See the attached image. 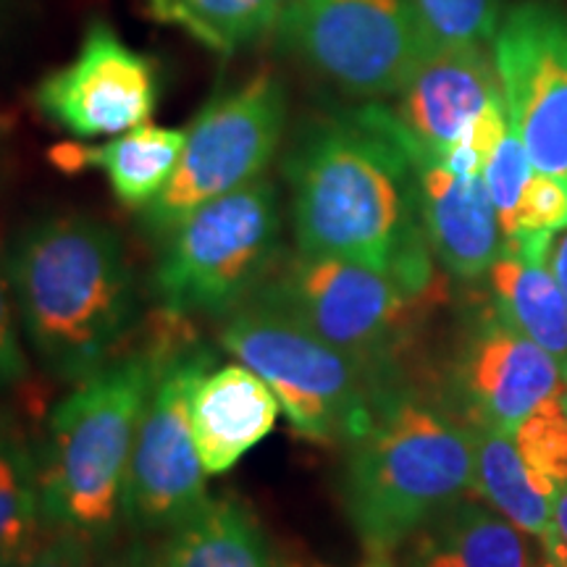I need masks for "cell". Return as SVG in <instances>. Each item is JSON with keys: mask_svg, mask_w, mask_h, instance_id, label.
<instances>
[{"mask_svg": "<svg viewBox=\"0 0 567 567\" xmlns=\"http://www.w3.org/2000/svg\"><path fill=\"white\" fill-rule=\"evenodd\" d=\"M284 176L297 252L352 260L413 292H436L415 168L389 111L371 105L352 122L313 124L289 151Z\"/></svg>", "mask_w": 567, "mask_h": 567, "instance_id": "6da1fadb", "label": "cell"}, {"mask_svg": "<svg viewBox=\"0 0 567 567\" xmlns=\"http://www.w3.org/2000/svg\"><path fill=\"white\" fill-rule=\"evenodd\" d=\"M6 266L21 334L55 379H87L134 334L137 279L109 224L82 213L40 218L19 234Z\"/></svg>", "mask_w": 567, "mask_h": 567, "instance_id": "7a4b0ae2", "label": "cell"}, {"mask_svg": "<svg viewBox=\"0 0 567 567\" xmlns=\"http://www.w3.org/2000/svg\"><path fill=\"white\" fill-rule=\"evenodd\" d=\"M187 318L161 313L140 344L97 368L53 408L38 455L48 530L109 544L124 526L126 476L142 410Z\"/></svg>", "mask_w": 567, "mask_h": 567, "instance_id": "3957f363", "label": "cell"}, {"mask_svg": "<svg viewBox=\"0 0 567 567\" xmlns=\"http://www.w3.org/2000/svg\"><path fill=\"white\" fill-rule=\"evenodd\" d=\"M473 434L413 394H381L363 434L347 442L339 496L365 555L392 557L473 488Z\"/></svg>", "mask_w": 567, "mask_h": 567, "instance_id": "277c9868", "label": "cell"}, {"mask_svg": "<svg viewBox=\"0 0 567 567\" xmlns=\"http://www.w3.org/2000/svg\"><path fill=\"white\" fill-rule=\"evenodd\" d=\"M218 344L274 389L281 413L305 442H352L389 392L358 360L260 297L221 318Z\"/></svg>", "mask_w": 567, "mask_h": 567, "instance_id": "5b68a950", "label": "cell"}, {"mask_svg": "<svg viewBox=\"0 0 567 567\" xmlns=\"http://www.w3.org/2000/svg\"><path fill=\"white\" fill-rule=\"evenodd\" d=\"M281 260V200L268 176L189 213L161 243L151 292L161 313L224 318Z\"/></svg>", "mask_w": 567, "mask_h": 567, "instance_id": "8992f818", "label": "cell"}, {"mask_svg": "<svg viewBox=\"0 0 567 567\" xmlns=\"http://www.w3.org/2000/svg\"><path fill=\"white\" fill-rule=\"evenodd\" d=\"M252 297L287 310L381 384L436 292H413L394 276L352 260L297 252L279 260Z\"/></svg>", "mask_w": 567, "mask_h": 567, "instance_id": "52a82bcc", "label": "cell"}, {"mask_svg": "<svg viewBox=\"0 0 567 567\" xmlns=\"http://www.w3.org/2000/svg\"><path fill=\"white\" fill-rule=\"evenodd\" d=\"M287 113V84L271 69L255 71L237 87L213 97L187 126V142L166 193L142 210V229L163 243L200 205L258 182L279 153Z\"/></svg>", "mask_w": 567, "mask_h": 567, "instance_id": "ba28073f", "label": "cell"}, {"mask_svg": "<svg viewBox=\"0 0 567 567\" xmlns=\"http://www.w3.org/2000/svg\"><path fill=\"white\" fill-rule=\"evenodd\" d=\"M289 51L350 95H400L431 42L413 0H289Z\"/></svg>", "mask_w": 567, "mask_h": 567, "instance_id": "9c48e42d", "label": "cell"}, {"mask_svg": "<svg viewBox=\"0 0 567 567\" xmlns=\"http://www.w3.org/2000/svg\"><path fill=\"white\" fill-rule=\"evenodd\" d=\"M216 363L193 329L163 360L134 439L124 496V526L134 534H166L210 499L208 473L197 452L189 396L203 371Z\"/></svg>", "mask_w": 567, "mask_h": 567, "instance_id": "30bf717a", "label": "cell"}, {"mask_svg": "<svg viewBox=\"0 0 567 567\" xmlns=\"http://www.w3.org/2000/svg\"><path fill=\"white\" fill-rule=\"evenodd\" d=\"M492 59L509 130L536 172L567 184V13L528 0L499 21Z\"/></svg>", "mask_w": 567, "mask_h": 567, "instance_id": "8fae6325", "label": "cell"}, {"mask_svg": "<svg viewBox=\"0 0 567 567\" xmlns=\"http://www.w3.org/2000/svg\"><path fill=\"white\" fill-rule=\"evenodd\" d=\"M32 103L74 140L116 137L158 109V61L126 45L105 19H92L74 59L34 84Z\"/></svg>", "mask_w": 567, "mask_h": 567, "instance_id": "7c38bea8", "label": "cell"}, {"mask_svg": "<svg viewBox=\"0 0 567 567\" xmlns=\"http://www.w3.org/2000/svg\"><path fill=\"white\" fill-rule=\"evenodd\" d=\"M465 421L513 431L538 405L565 392L557 360L492 308L473 323L455 365Z\"/></svg>", "mask_w": 567, "mask_h": 567, "instance_id": "4fadbf2b", "label": "cell"}, {"mask_svg": "<svg viewBox=\"0 0 567 567\" xmlns=\"http://www.w3.org/2000/svg\"><path fill=\"white\" fill-rule=\"evenodd\" d=\"M496 97H502V84L481 42L431 38L400 92L394 124L410 145L442 158Z\"/></svg>", "mask_w": 567, "mask_h": 567, "instance_id": "5bb4252c", "label": "cell"}, {"mask_svg": "<svg viewBox=\"0 0 567 567\" xmlns=\"http://www.w3.org/2000/svg\"><path fill=\"white\" fill-rule=\"evenodd\" d=\"M389 124L413 161L423 231L439 266L465 281L486 276L507 239L484 176L457 174L434 155L417 151L396 130L394 113H389Z\"/></svg>", "mask_w": 567, "mask_h": 567, "instance_id": "9a60e30c", "label": "cell"}, {"mask_svg": "<svg viewBox=\"0 0 567 567\" xmlns=\"http://www.w3.org/2000/svg\"><path fill=\"white\" fill-rule=\"evenodd\" d=\"M274 389L245 363H213L195 381L189 421L208 476H224L276 429Z\"/></svg>", "mask_w": 567, "mask_h": 567, "instance_id": "2e32d148", "label": "cell"}, {"mask_svg": "<svg viewBox=\"0 0 567 567\" xmlns=\"http://www.w3.org/2000/svg\"><path fill=\"white\" fill-rule=\"evenodd\" d=\"M549 237L530 234L507 239L486 276L496 313L547 350L563 368L567 384V297L547 264Z\"/></svg>", "mask_w": 567, "mask_h": 567, "instance_id": "e0dca14e", "label": "cell"}, {"mask_svg": "<svg viewBox=\"0 0 567 567\" xmlns=\"http://www.w3.org/2000/svg\"><path fill=\"white\" fill-rule=\"evenodd\" d=\"M187 130L142 124L101 145L63 142L51 147V163L66 174L97 168L124 208L145 210L166 193L179 166Z\"/></svg>", "mask_w": 567, "mask_h": 567, "instance_id": "ac0fdd59", "label": "cell"}, {"mask_svg": "<svg viewBox=\"0 0 567 567\" xmlns=\"http://www.w3.org/2000/svg\"><path fill=\"white\" fill-rule=\"evenodd\" d=\"M528 538L486 502L460 499L402 547V567H536Z\"/></svg>", "mask_w": 567, "mask_h": 567, "instance_id": "d6986e66", "label": "cell"}, {"mask_svg": "<svg viewBox=\"0 0 567 567\" xmlns=\"http://www.w3.org/2000/svg\"><path fill=\"white\" fill-rule=\"evenodd\" d=\"M166 567H292L231 496H210L195 513L163 534L158 544Z\"/></svg>", "mask_w": 567, "mask_h": 567, "instance_id": "ffe728a7", "label": "cell"}, {"mask_svg": "<svg viewBox=\"0 0 567 567\" xmlns=\"http://www.w3.org/2000/svg\"><path fill=\"white\" fill-rule=\"evenodd\" d=\"M467 423V421H465ZM473 434V492L505 515L515 528L536 538L547 555L555 551V494L547 481L530 471L507 431L467 423Z\"/></svg>", "mask_w": 567, "mask_h": 567, "instance_id": "44dd1931", "label": "cell"}, {"mask_svg": "<svg viewBox=\"0 0 567 567\" xmlns=\"http://www.w3.org/2000/svg\"><path fill=\"white\" fill-rule=\"evenodd\" d=\"M158 24L176 27L203 48L231 55L279 27L289 0H145Z\"/></svg>", "mask_w": 567, "mask_h": 567, "instance_id": "7402d4cb", "label": "cell"}, {"mask_svg": "<svg viewBox=\"0 0 567 567\" xmlns=\"http://www.w3.org/2000/svg\"><path fill=\"white\" fill-rule=\"evenodd\" d=\"M45 530L38 455L17 423L0 415V567L19 565Z\"/></svg>", "mask_w": 567, "mask_h": 567, "instance_id": "603a6c76", "label": "cell"}, {"mask_svg": "<svg viewBox=\"0 0 567 567\" xmlns=\"http://www.w3.org/2000/svg\"><path fill=\"white\" fill-rule=\"evenodd\" d=\"M509 436L538 478L551 488L567 484V389L523 417Z\"/></svg>", "mask_w": 567, "mask_h": 567, "instance_id": "cb8c5ba5", "label": "cell"}, {"mask_svg": "<svg viewBox=\"0 0 567 567\" xmlns=\"http://www.w3.org/2000/svg\"><path fill=\"white\" fill-rule=\"evenodd\" d=\"M431 38L486 45L499 27L496 0H413Z\"/></svg>", "mask_w": 567, "mask_h": 567, "instance_id": "d4e9b609", "label": "cell"}, {"mask_svg": "<svg viewBox=\"0 0 567 567\" xmlns=\"http://www.w3.org/2000/svg\"><path fill=\"white\" fill-rule=\"evenodd\" d=\"M534 163H530L526 147L517 140L513 130H507L505 137H502L499 145L494 147V153L488 155L484 166V182L488 189V197H492L496 218H499L502 234L505 239L515 229V213L517 203H520L523 189L534 174Z\"/></svg>", "mask_w": 567, "mask_h": 567, "instance_id": "484cf974", "label": "cell"}, {"mask_svg": "<svg viewBox=\"0 0 567 567\" xmlns=\"http://www.w3.org/2000/svg\"><path fill=\"white\" fill-rule=\"evenodd\" d=\"M567 226V184L555 176L534 172L523 189L515 213V229L507 239L530 234H555Z\"/></svg>", "mask_w": 567, "mask_h": 567, "instance_id": "4316f807", "label": "cell"}, {"mask_svg": "<svg viewBox=\"0 0 567 567\" xmlns=\"http://www.w3.org/2000/svg\"><path fill=\"white\" fill-rule=\"evenodd\" d=\"M30 373L24 344H21V323L13 302L9 266L0 258V396L21 384Z\"/></svg>", "mask_w": 567, "mask_h": 567, "instance_id": "83f0119b", "label": "cell"}, {"mask_svg": "<svg viewBox=\"0 0 567 567\" xmlns=\"http://www.w3.org/2000/svg\"><path fill=\"white\" fill-rule=\"evenodd\" d=\"M95 549V544H90L82 536L48 530L38 547L13 567H101Z\"/></svg>", "mask_w": 567, "mask_h": 567, "instance_id": "f1b7e54d", "label": "cell"}, {"mask_svg": "<svg viewBox=\"0 0 567 567\" xmlns=\"http://www.w3.org/2000/svg\"><path fill=\"white\" fill-rule=\"evenodd\" d=\"M103 567H166L163 565L158 544H151L147 538H134V542L124 544L105 559Z\"/></svg>", "mask_w": 567, "mask_h": 567, "instance_id": "f546056e", "label": "cell"}, {"mask_svg": "<svg viewBox=\"0 0 567 567\" xmlns=\"http://www.w3.org/2000/svg\"><path fill=\"white\" fill-rule=\"evenodd\" d=\"M555 530H557V544L551 551V559H557L559 565L567 567V484L557 488L555 494Z\"/></svg>", "mask_w": 567, "mask_h": 567, "instance_id": "4dcf8cb0", "label": "cell"}, {"mask_svg": "<svg viewBox=\"0 0 567 567\" xmlns=\"http://www.w3.org/2000/svg\"><path fill=\"white\" fill-rule=\"evenodd\" d=\"M547 264L551 268V274L557 276L559 287H563V292L567 297V226L549 237Z\"/></svg>", "mask_w": 567, "mask_h": 567, "instance_id": "1f68e13d", "label": "cell"}, {"mask_svg": "<svg viewBox=\"0 0 567 567\" xmlns=\"http://www.w3.org/2000/svg\"><path fill=\"white\" fill-rule=\"evenodd\" d=\"M360 567H396V565H394V559L386 555H368L365 563Z\"/></svg>", "mask_w": 567, "mask_h": 567, "instance_id": "d6a6232c", "label": "cell"}, {"mask_svg": "<svg viewBox=\"0 0 567 567\" xmlns=\"http://www.w3.org/2000/svg\"><path fill=\"white\" fill-rule=\"evenodd\" d=\"M536 567H565V565H559V563H557V559H551V557H547V559H544V563H542V565H536Z\"/></svg>", "mask_w": 567, "mask_h": 567, "instance_id": "836d02e7", "label": "cell"}]
</instances>
